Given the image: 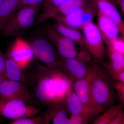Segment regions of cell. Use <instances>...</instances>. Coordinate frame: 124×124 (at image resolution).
<instances>
[{"mask_svg":"<svg viewBox=\"0 0 124 124\" xmlns=\"http://www.w3.org/2000/svg\"><path fill=\"white\" fill-rule=\"evenodd\" d=\"M97 16L98 27L100 30L104 43L108 45L112 41L118 38L120 33L117 25L112 20L98 10Z\"/></svg>","mask_w":124,"mask_h":124,"instance_id":"4fadbf2b","label":"cell"},{"mask_svg":"<svg viewBox=\"0 0 124 124\" xmlns=\"http://www.w3.org/2000/svg\"><path fill=\"white\" fill-rule=\"evenodd\" d=\"M98 10L115 23L124 40V21L117 7L110 0H93Z\"/></svg>","mask_w":124,"mask_h":124,"instance_id":"7c38bea8","label":"cell"},{"mask_svg":"<svg viewBox=\"0 0 124 124\" xmlns=\"http://www.w3.org/2000/svg\"><path fill=\"white\" fill-rule=\"evenodd\" d=\"M97 9L94 3L85 7L82 15L83 26L93 22L95 15H97Z\"/></svg>","mask_w":124,"mask_h":124,"instance_id":"484cf974","label":"cell"},{"mask_svg":"<svg viewBox=\"0 0 124 124\" xmlns=\"http://www.w3.org/2000/svg\"><path fill=\"white\" fill-rule=\"evenodd\" d=\"M23 71V84L33 104L44 114L56 106L66 103L72 82L62 71L43 66L34 59Z\"/></svg>","mask_w":124,"mask_h":124,"instance_id":"6da1fadb","label":"cell"},{"mask_svg":"<svg viewBox=\"0 0 124 124\" xmlns=\"http://www.w3.org/2000/svg\"><path fill=\"white\" fill-rule=\"evenodd\" d=\"M123 110L121 111L113 119L110 124H122Z\"/></svg>","mask_w":124,"mask_h":124,"instance_id":"d6a6232c","label":"cell"},{"mask_svg":"<svg viewBox=\"0 0 124 124\" xmlns=\"http://www.w3.org/2000/svg\"><path fill=\"white\" fill-rule=\"evenodd\" d=\"M42 5L18 9L0 33L8 37H18L24 33L36 23Z\"/></svg>","mask_w":124,"mask_h":124,"instance_id":"3957f363","label":"cell"},{"mask_svg":"<svg viewBox=\"0 0 124 124\" xmlns=\"http://www.w3.org/2000/svg\"><path fill=\"white\" fill-rule=\"evenodd\" d=\"M115 88L121 104L124 105V84L116 81L115 84Z\"/></svg>","mask_w":124,"mask_h":124,"instance_id":"83f0119b","label":"cell"},{"mask_svg":"<svg viewBox=\"0 0 124 124\" xmlns=\"http://www.w3.org/2000/svg\"><path fill=\"white\" fill-rule=\"evenodd\" d=\"M66 103L57 105L49 113L44 114L45 117V124H68L69 117Z\"/></svg>","mask_w":124,"mask_h":124,"instance_id":"2e32d148","label":"cell"},{"mask_svg":"<svg viewBox=\"0 0 124 124\" xmlns=\"http://www.w3.org/2000/svg\"><path fill=\"white\" fill-rule=\"evenodd\" d=\"M107 53L110 61L104 65L108 72L124 71V55L116 51L110 46H107Z\"/></svg>","mask_w":124,"mask_h":124,"instance_id":"ffe728a7","label":"cell"},{"mask_svg":"<svg viewBox=\"0 0 124 124\" xmlns=\"http://www.w3.org/2000/svg\"><path fill=\"white\" fill-rule=\"evenodd\" d=\"M86 7L75 9L66 14L57 16L52 19L69 27L77 29H82L83 26L82 15Z\"/></svg>","mask_w":124,"mask_h":124,"instance_id":"5bb4252c","label":"cell"},{"mask_svg":"<svg viewBox=\"0 0 124 124\" xmlns=\"http://www.w3.org/2000/svg\"><path fill=\"white\" fill-rule=\"evenodd\" d=\"M43 113L37 107L19 99L0 97V116L1 117L14 120Z\"/></svg>","mask_w":124,"mask_h":124,"instance_id":"277c9868","label":"cell"},{"mask_svg":"<svg viewBox=\"0 0 124 124\" xmlns=\"http://www.w3.org/2000/svg\"><path fill=\"white\" fill-rule=\"evenodd\" d=\"M20 0H3L0 7V33L17 10Z\"/></svg>","mask_w":124,"mask_h":124,"instance_id":"9a60e30c","label":"cell"},{"mask_svg":"<svg viewBox=\"0 0 124 124\" xmlns=\"http://www.w3.org/2000/svg\"><path fill=\"white\" fill-rule=\"evenodd\" d=\"M68 0H45L42 4V12L38 15L36 23H39L51 18L58 9Z\"/></svg>","mask_w":124,"mask_h":124,"instance_id":"ac0fdd59","label":"cell"},{"mask_svg":"<svg viewBox=\"0 0 124 124\" xmlns=\"http://www.w3.org/2000/svg\"><path fill=\"white\" fill-rule=\"evenodd\" d=\"M88 76L91 91L96 102L106 110L113 106V90L105 71L93 63L90 67Z\"/></svg>","mask_w":124,"mask_h":124,"instance_id":"7a4b0ae2","label":"cell"},{"mask_svg":"<svg viewBox=\"0 0 124 124\" xmlns=\"http://www.w3.org/2000/svg\"><path fill=\"white\" fill-rule=\"evenodd\" d=\"M45 0H20L18 10L23 7L42 4Z\"/></svg>","mask_w":124,"mask_h":124,"instance_id":"f1b7e54d","label":"cell"},{"mask_svg":"<svg viewBox=\"0 0 124 124\" xmlns=\"http://www.w3.org/2000/svg\"><path fill=\"white\" fill-rule=\"evenodd\" d=\"M94 114L87 112L71 115L69 117L68 124H86L89 123L92 116Z\"/></svg>","mask_w":124,"mask_h":124,"instance_id":"d4e9b609","label":"cell"},{"mask_svg":"<svg viewBox=\"0 0 124 124\" xmlns=\"http://www.w3.org/2000/svg\"><path fill=\"white\" fill-rule=\"evenodd\" d=\"M29 42L35 57L44 63L46 66L61 70V58L46 37H36Z\"/></svg>","mask_w":124,"mask_h":124,"instance_id":"5b68a950","label":"cell"},{"mask_svg":"<svg viewBox=\"0 0 124 124\" xmlns=\"http://www.w3.org/2000/svg\"><path fill=\"white\" fill-rule=\"evenodd\" d=\"M44 32L55 47L61 58H77L79 53L73 41L62 35L52 26L45 27Z\"/></svg>","mask_w":124,"mask_h":124,"instance_id":"52a82bcc","label":"cell"},{"mask_svg":"<svg viewBox=\"0 0 124 124\" xmlns=\"http://www.w3.org/2000/svg\"><path fill=\"white\" fill-rule=\"evenodd\" d=\"M0 97L16 98L33 104L29 91L23 83L6 78L0 83Z\"/></svg>","mask_w":124,"mask_h":124,"instance_id":"30bf717a","label":"cell"},{"mask_svg":"<svg viewBox=\"0 0 124 124\" xmlns=\"http://www.w3.org/2000/svg\"><path fill=\"white\" fill-rule=\"evenodd\" d=\"M72 85L73 90L82 104L89 110L95 115L106 110L95 101L90 88L88 74L84 79L72 82Z\"/></svg>","mask_w":124,"mask_h":124,"instance_id":"9c48e42d","label":"cell"},{"mask_svg":"<svg viewBox=\"0 0 124 124\" xmlns=\"http://www.w3.org/2000/svg\"><path fill=\"white\" fill-rule=\"evenodd\" d=\"M1 117V116H0V124L2 123L3 122V120H4L3 118Z\"/></svg>","mask_w":124,"mask_h":124,"instance_id":"e575fe53","label":"cell"},{"mask_svg":"<svg viewBox=\"0 0 124 124\" xmlns=\"http://www.w3.org/2000/svg\"><path fill=\"white\" fill-rule=\"evenodd\" d=\"M6 59L5 54H3L0 49V76L4 78L6 73Z\"/></svg>","mask_w":124,"mask_h":124,"instance_id":"f546056e","label":"cell"},{"mask_svg":"<svg viewBox=\"0 0 124 124\" xmlns=\"http://www.w3.org/2000/svg\"><path fill=\"white\" fill-rule=\"evenodd\" d=\"M4 78L8 79L21 82L23 84L24 82V74L23 70L16 62L7 56Z\"/></svg>","mask_w":124,"mask_h":124,"instance_id":"44dd1931","label":"cell"},{"mask_svg":"<svg viewBox=\"0 0 124 124\" xmlns=\"http://www.w3.org/2000/svg\"><path fill=\"white\" fill-rule=\"evenodd\" d=\"M110 46L115 50L124 55V40L117 38L114 40L108 45Z\"/></svg>","mask_w":124,"mask_h":124,"instance_id":"4316f807","label":"cell"},{"mask_svg":"<svg viewBox=\"0 0 124 124\" xmlns=\"http://www.w3.org/2000/svg\"><path fill=\"white\" fill-rule=\"evenodd\" d=\"M108 72L113 79L124 84V71L118 72L109 71Z\"/></svg>","mask_w":124,"mask_h":124,"instance_id":"4dcf8cb0","label":"cell"},{"mask_svg":"<svg viewBox=\"0 0 124 124\" xmlns=\"http://www.w3.org/2000/svg\"><path fill=\"white\" fill-rule=\"evenodd\" d=\"M5 54L16 62L23 70L35 59L29 42L18 36L11 43Z\"/></svg>","mask_w":124,"mask_h":124,"instance_id":"ba28073f","label":"cell"},{"mask_svg":"<svg viewBox=\"0 0 124 124\" xmlns=\"http://www.w3.org/2000/svg\"><path fill=\"white\" fill-rule=\"evenodd\" d=\"M3 0H0V7L1 6Z\"/></svg>","mask_w":124,"mask_h":124,"instance_id":"8d00e7d4","label":"cell"},{"mask_svg":"<svg viewBox=\"0 0 124 124\" xmlns=\"http://www.w3.org/2000/svg\"><path fill=\"white\" fill-rule=\"evenodd\" d=\"M24 117L12 121L10 124H45V117L44 113L36 117Z\"/></svg>","mask_w":124,"mask_h":124,"instance_id":"cb8c5ba5","label":"cell"},{"mask_svg":"<svg viewBox=\"0 0 124 124\" xmlns=\"http://www.w3.org/2000/svg\"><path fill=\"white\" fill-rule=\"evenodd\" d=\"M85 47L96 61H104L105 48L104 40L98 26L93 22L82 27Z\"/></svg>","mask_w":124,"mask_h":124,"instance_id":"8992f818","label":"cell"},{"mask_svg":"<svg viewBox=\"0 0 124 124\" xmlns=\"http://www.w3.org/2000/svg\"><path fill=\"white\" fill-rule=\"evenodd\" d=\"M66 106L68 111L71 115H75L79 113L87 112L94 114L86 108L82 104L73 90L72 85L66 100Z\"/></svg>","mask_w":124,"mask_h":124,"instance_id":"d6986e66","label":"cell"},{"mask_svg":"<svg viewBox=\"0 0 124 124\" xmlns=\"http://www.w3.org/2000/svg\"><path fill=\"white\" fill-rule=\"evenodd\" d=\"M52 27L62 35L73 41L82 48H85L84 35L78 29L67 26L56 21Z\"/></svg>","mask_w":124,"mask_h":124,"instance_id":"e0dca14e","label":"cell"},{"mask_svg":"<svg viewBox=\"0 0 124 124\" xmlns=\"http://www.w3.org/2000/svg\"><path fill=\"white\" fill-rule=\"evenodd\" d=\"M122 124H124V111L123 112V121H122Z\"/></svg>","mask_w":124,"mask_h":124,"instance_id":"d590c367","label":"cell"},{"mask_svg":"<svg viewBox=\"0 0 124 124\" xmlns=\"http://www.w3.org/2000/svg\"><path fill=\"white\" fill-rule=\"evenodd\" d=\"M90 66L76 58H61V70L72 82L84 79L88 74Z\"/></svg>","mask_w":124,"mask_h":124,"instance_id":"8fae6325","label":"cell"},{"mask_svg":"<svg viewBox=\"0 0 124 124\" xmlns=\"http://www.w3.org/2000/svg\"><path fill=\"white\" fill-rule=\"evenodd\" d=\"M4 78L2 77L1 76H0V83L1 82V81L3 80V79H4Z\"/></svg>","mask_w":124,"mask_h":124,"instance_id":"836d02e7","label":"cell"},{"mask_svg":"<svg viewBox=\"0 0 124 124\" xmlns=\"http://www.w3.org/2000/svg\"><path fill=\"white\" fill-rule=\"evenodd\" d=\"M124 105L120 104L113 106L106 110L93 122V124H110L113 119L121 111Z\"/></svg>","mask_w":124,"mask_h":124,"instance_id":"603a6c76","label":"cell"},{"mask_svg":"<svg viewBox=\"0 0 124 124\" xmlns=\"http://www.w3.org/2000/svg\"><path fill=\"white\" fill-rule=\"evenodd\" d=\"M116 7L120 10L124 16V0H110Z\"/></svg>","mask_w":124,"mask_h":124,"instance_id":"1f68e13d","label":"cell"},{"mask_svg":"<svg viewBox=\"0 0 124 124\" xmlns=\"http://www.w3.org/2000/svg\"><path fill=\"white\" fill-rule=\"evenodd\" d=\"M94 3L93 0H68L58 9L51 18L57 16L64 15L73 10L86 7Z\"/></svg>","mask_w":124,"mask_h":124,"instance_id":"7402d4cb","label":"cell"}]
</instances>
